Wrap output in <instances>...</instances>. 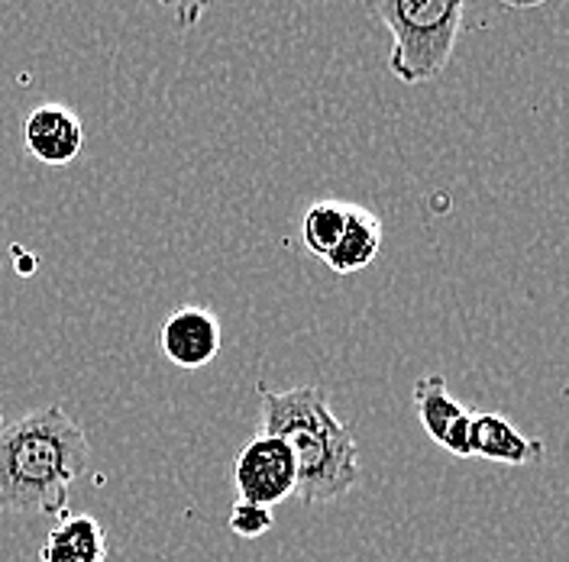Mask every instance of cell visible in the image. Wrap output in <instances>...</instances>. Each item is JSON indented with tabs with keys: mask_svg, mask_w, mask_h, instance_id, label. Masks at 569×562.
Listing matches in <instances>:
<instances>
[{
	"mask_svg": "<svg viewBox=\"0 0 569 562\" xmlns=\"http://www.w3.org/2000/svg\"><path fill=\"white\" fill-rule=\"evenodd\" d=\"M379 252H382V220L369 208L350 204L347 230H343L340 243L333 247V252L323 262L337 275H353V272L369 269L379 259Z\"/></svg>",
	"mask_w": 569,
	"mask_h": 562,
	"instance_id": "cell-9",
	"label": "cell"
},
{
	"mask_svg": "<svg viewBox=\"0 0 569 562\" xmlns=\"http://www.w3.org/2000/svg\"><path fill=\"white\" fill-rule=\"evenodd\" d=\"M466 0H366L389 30V69L405 84H425L447 69L462 30Z\"/></svg>",
	"mask_w": 569,
	"mask_h": 562,
	"instance_id": "cell-3",
	"label": "cell"
},
{
	"mask_svg": "<svg viewBox=\"0 0 569 562\" xmlns=\"http://www.w3.org/2000/svg\"><path fill=\"white\" fill-rule=\"evenodd\" d=\"M233 485L240 501L276 508L298 494V459L282 436L256 433L233 462Z\"/></svg>",
	"mask_w": 569,
	"mask_h": 562,
	"instance_id": "cell-4",
	"label": "cell"
},
{
	"mask_svg": "<svg viewBox=\"0 0 569 562\" xmlns=\"http://www.w3.org/2000/svg\"><path fill=\"white\" fill-rule=\"evenodd\" d=\"M23 145L36 162L66 169L84 149L81 117L66 104H39L23 117Z\"/></svg>",
	"mask_w": 569,
	"mask_h": 562,
	"instance_id": "cell-6",
	"label": "cell"
},
{
	"mask_svg": "<svg viewBox=\"0 0 569 562\" xmlns=\"http://www.w3.org/2000/svg\"><path fill=\"white\" fill-rule=\"evenodd\" d=\"M159 3H166L172 10V17H176L181 30H191V27H198L204 20V13L211 10L213 0H159Z\"/></svg>",
	"mask_w": 569,
	"mask_h": 562,
	"instance_id": "cell-13",
	"label": "cell"
},
{
	"mask_svg": "<svg viewBox=\"0 0 569 562\" xmlns=\"http://www.w3.org/2000/svg\"><path fill=\"white\" fill-rule=\"evenodd\" d=\"M272 508H262V504H249L240 501L233 511H230V530L243 540H256V536H266L272 530Z\"/></svg>",
	"mask_w": 569,
	"mask_h": 562,
	"instance_id": "cell-12",
	"label": "cell"
},
{
	"mask_svg": "<svg viewBox=\"0 0 569 562\" xmlns=\"http://www.w3.org/2000/svg\"><path fill=\"white\" fill-rule=\"evenodd\" d=\"M259 433L282 436L298 459V498L305 504H327L353 492L362 475L353 426L330 411L323 388L259 385Z\"/></svg>",
	"mask_w": 569,
	"mask_h": 562,
	"instance_id": "cell-2",
	"label": "cell"
},
{
	"mask_svg": "<svg viewBox=\"0 0 569 562\" xmlns=\"http://www.w3.org/2000/svg\"><path fill=\"white\" fill-rule=\"evenodd\" d=\"M415 411L425 433L450 456H472V411H466L450 394L447 379L430 372L415 382Z\"/></svg>",
	"mask_w": 569,
	"mask_h": 562,
	"instance_id": "cell-5",
	"label": "cell"
},
{
	"mask_svg": "<svg viewBox=\"0 0 569 562\" xmlns=\"http://www.w3.org/2000/svg\"><path fill=\"white\" fill-rule=\"evenodd\" d=\"M472 456L501 465H537L543 459V443L525 436L501 414L472 411Z\"/></svg>",
	"mask_w": 569,
	"mask_h": 562,
	"instance_id": "cell-8",
	"label": "cell"
},
{
	"mask_svg": "<svg viewBox=\"0 0 569 562\" xmlns=\"http://www.w3.org/2000/svg\"><path fill=\"white\" fill-rule=\"evenodd\" d=\"M159 343L166 359L184 369H204L208 362L217 359L223 333H220V320L204 311V308H178L176 314H169V320L159 330Z\"/></svg>",
	"mask_w": 569,
	"mask_h": 562,
	"instance_id": "cell-7",
	"label": "cell"
},
{
	"mask_svg": "<svg viewBox=\"0 0 569 562\" xmlns=\"http://www.w3.org/2000/svg\"><path fill=\"white\" fill-rule=\"evenodd\" d=\"M88 465V436L59 404L7 423L0 430V511L62 514Z\"/></svg>",
	"mask_w": 569,
	"mask_h": 562,
	"instance_id": "cell-1",
	"label": "cell"
},
{
	"mask_svg": "<svg viewBox=\"0 0 569 562\" xmlns=\"http://www.w3.org/2000/svg\"><path fill=\"white\" fill-rule=\"evenodd\" d=\"M39 556L42 562H104L107 533L94 518L78 514L46 533Z\"/></svg>",
	"mask_w": 569,
	"mask_h": 562,
	"instance_id": "cell-10",
	"label": "cell"
},
{
	"mask_svg": "<svg viewBox=\"0 0 569 562\" xmlns=\"http://www.w3.org/2000/svg\"><path fill=\"white\" fill-rule=\"evenodd\" d=\"M347 220H350V204L347 201H337V198H323L315 201L305 220H301V240L305 249L318 259H327L333 247L340 243L343 230H347Z\"/></svg>",
	"mask_w": 569,
	"mask_h": 562,
	"instance_id": "cell-11",
	"label": "cell"
},
{
	"mask_svg": "<svg viewBox=\"0 0 569 562\" xmlns=\"http://www.w3.org/2000/svg\"><path fill=\"white\" fill-rule=\"evenodd\" d=\"M498 3H505V7H511V10H533V7H540V3H547V0H498Z\"/></svg>",
	"mask_w": 569,
	"mask_h": 562,
	"instance_id": "cell-14",
	"label": "cell"
}]
</instances>
